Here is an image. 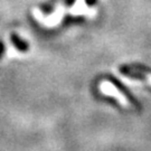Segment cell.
I'll return each instance as SVG.
<instances>
[{
	"instance_id": "obj_6",
	"label": "cell",
	"mask_w": 151,
	"mask_h": 151,
	"mask_svg": "<svg viewBox=\"0 0 151 151\" xmlns=\"http://www.w3.org/2000/svg\"><path fill=\"white\" fill-rule=\"evenodd\" d=\"M146 77L147 80H148V83L151 84V74H146Z\"/></svg>"
},
{
	"instance_id": "obj_5",
	"label": "cell",
	"mask_w": 151,
	"mask_h": 151,
	"mask_svg": "<svg viewBox=\"0 0 151 151\" xmlns=\"http://www.w3.org/2000/svg\"><path fill=\"white\" fill-rule=\"evenodd\" d=\"M4 52H5V46H4V43H2L1 40H0V57L2 56Z\"/></svg>"
},
{
	"instance_id": "obj_2",
	"label": "cell",
	"mask_w": 151,
	"mask_h": 151,
	"mask_svg": "<svg viewBox=\"0 0 151 151\" xmlns=\"http://www.w3.org/2000/svg\"><path fill=\"white\" fill-rule=\"evenodd\" d=\"M34 14H35V16H36V18L39 22H45V25H47V26H55V25H57L60 22L63 14H64V8L62 6H58V8H57V10L55 11V14H53L52 16L47 17V18H44L43 15L38 10H35Z\"/></svg>"
},
{
	"instance_id": "obj_1",
	"label": "cell",
	"mask_w": 151,
	"mask_h": 151,
	"mask_svg": "<svg viewBox=\"0 0 151 151\" xmlns=\"http://www.w3.org/2000/svg\"><path fill=\"white\" fill-rule=\"evenodd\" d=\"M100 91L102 92L103 94L109 95L111 97H114L118 102L124 106V108H130V102L127 97L124 96L123 93L118 90V87L114 86V84H112L111 82L109 81H102L100 84Z\"/></svg>"
},
{
	"instance_id": "obj_3",
	"label": "cell",
	"mask_w": 151,
	"mask_h": 151,
	"mask_svg": "<svg viewBox=\"0 0 151 151\" xmlns=\"http://www.w3.org/2000/svg\"><path fill=\"white\" fill-rule=\"evenodd\" d=\"M70 12L72 15H74V16L84 15V16L86 17H94V15H95V9L86 7L84 0H76L74 6L70 9Z\"/></svg>"
},
{
	"instance_id": "obj_4",
	"label": "cell",
	"mask_w": 151,
	"mask_h": 151,
	"mask_svg": "<svg viewBox=\"0 0 151 151\" xmlns=\"http://www.w3.org/2000/svg\"><path fill=\"white\" fill-rule=\"evenodd\" d=\"M11 40H12V43H14V45L16 46L17 48H19L22 52H24L25 48H27V45L25 43H22V40H19V38L16 37L15 35H11Z\"/></svg>"
}]
</instances>
